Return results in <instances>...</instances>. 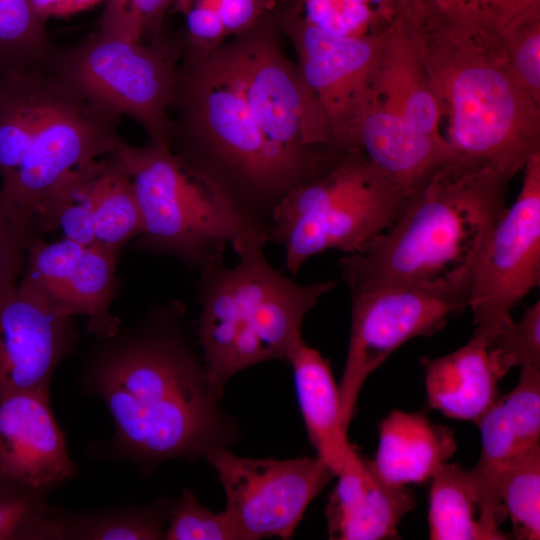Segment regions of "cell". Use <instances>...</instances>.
Returning <instances> with one entry per match:
<instances>
[{
    "mask_svg": "<svg viewBox=\"0 0 540 540\" xmlns=\"http://www.w3.org/2000/svg\"><path fill=\"white\" fill-rule=\"evenodd\" d=\"M406 12L453 159L510 180L540 152V105L513 77L500 33L451 23L415 5Z\"/></svg>",
    "mask_w": 540,
    "mask_h": 540,
    "instance_id": "277c9868",
    "label": "cell"
},
{
    "mask_svg": "<svg viewBox=\"0 0 540 540\" xmlns=\"http://www.w3.org/2000/svg\"><path fill=\"white\" fill-rule=\"evenodd\" d=\"M164 539L166 540H238L225 512L206 508L189 489L170 508Z\"/></svg>",
    "mask_w": 540,
    "mask_h": 540,
    "instance_id": "8d00e7d4",
    "label": "cell"
},
{
    "mask_svg": "<svg viewBox=\"0 0 540 540\" xmlns=\"http://www.w3.org/2000/svg\"><path fill=\"white\" fill-rule=\"evenodd\" d=\"M356 147L408 197L453 159L443 138L426 133L375 98L358 124Z\"/></svg>",
    "mask_w": 540,
    "mask_h": 540,
    "instance_id": "ffe728a7",
    "label": "cell"
},
{
    "mask_svg": "<svg viewBox=\"0 0 540 540\" xmlns=\"http://www.w3.org/2000/svg\"><path fill=\"white\" fill-rule=\"evenodd\" d=\"M374 98L426 133L443 138L419 37L406 9L381 38Z\"/></svg>",
    "mask_w": 540,
    "mask_h": 540,
    "instance_id": "44dd1931",
    "label": "cell"
},
{
    "mask_svg": "<svg viewBox=\"0 0 540 540\" xmlns=\"http://www.w3.org/2000/svg\"><path fill=\"white\" fill-rule=\"evenodd\" d=\"M456 450L449 427L420 413L394 410L379 425L378 448L370 462L385 481L408 486L430 480Z\"/></svg>",
    "mask_w": 540,
    "mask_h": 540,
    "instance_id": "603a6c76",
    "label": "cell"
},
{
    "mask_svg": "<svg viewBox=\"0 0 540 540\" xmlns=\"http://www.w3.org/2000/svg\"><path fill=\"white\" fill-rule=\"evenodd\" d=\"M422 11L442 20L500 33L512 19L540 0H413Z\"/></svg>",
    "mask_w": 540,
    "mask_h": 540,
    "instance_id": "836d02e7",
    "label": "cell"
},
{
    "mask_svg": "<svg viewBox=\"0 0 540 540\" xmlns=\"http://www.w3.org/2000/svg\"><path fill=\"white\" fill-rule=\"evenodd\" d=\"M36 14L46 22L86 11L105 0H29Z\"/></svg>",
    "mask_w": 540,
    "mask_h": 540,
    "instance_id": "f35d334b",
    "label": "cell"
},
{
    "mask_svg": "<svg viewBox=\"0 0 540 540\" xmlns=\"http://www.w3.org/2000/svg\"><path fill=\"white\" fill-rule=\"evenodd\" d=\"M302 17L336 36L381 37L405 11L401 0H296Z\"/></svg>",
    "mask_w": 540,
    "mask_h": 540,
    "instance_id": "83f0119b",
    "label": "cell"
},
{
    "mask_svg": "<svg viewBox=\"0 0 540 540\" xmlns=\"http://www.w3.org/2000/svg\"><path fill=\"white\" fill-rule=\"evenodd\" d=\"M279 0H212L228 37L240 35L271 13Z\"/></svg>",
    "mask_w": 540,
    "mask_h": 540,
    "instance_id": "74e56055",
    "label": "cell"
},
{
    "mask_svg": "<svg viewBox=\"0 0 540 540\" xmlns=\"http://www.w3.org/2000/svg\"><path fill=\"white\" fill-rule=\"evenodd\" d=\"M99 32L135 41H149L163 36L165 14L174 0H105Z\"/></svg>",
    "mask_w": 540,
    "mask_h": 540,
    "instance_id": "d590c367",
    "label": "cell"
},
{
    "mask_svg": "<svg viewBox=\"0 0 540 540\" xmlns=\"http://www.w3.org/2000/svg\"><path fill=\"white\" fill-rule=\"evenodd\" d=\"M273 14L296 52L302 79L326 117L332 148L357 149L358 124L374 98L383 35L350 38L327 33L302 17L296 0H279Z\"/></svg>",
    "mask_w": 540,
    "mask_h": 540,
    "instance_id": "8fae6325",
    "label": "cell"
},
{
    "mask_svg": "<svg viewBox=\"0 0 540 540\" xmlns=\"http://www.w3.org/2000/svg\"><path fill=\"white\" fill-rule=\"evenodd\" d=\"M351 329L339 383L341 421L347 432L360 391L388 357L407 341L432 336L466 307L401 287L349 290Z\"/></svg>",
    "mask_w": 540,
    "mask_h": 540,
    "instance_id": "5bb4252c",
    "label": "cell"
},
{
    "mask_svg": "<svg viewBox=\"0 0 540 540\" xmlns=\"http://www.w3.org/2000/svg\"><path fill=\"white\" fill-rule=\"evenodd\" d=\"M40 235L36 218L16 206L0 189V297L18 282L29 246Z\"/></svg>",
    "mask_w": 540,
    "mask_h": 540,
    "instance_id": "e575fe53",
    "label": "cell"
},
{
    "mask_svg": "<svg viewBox=\"0 0 540 540\" xmlns=\"http://www.w3.org/2000/svg\"><path fill=\"white\" fill-rule=\"evenodd\" d=\"M523 171L521 190L492 230L468 295L474 333L487 340L540 282V152Z\"/></svg>",
    "mask_w": 540,
    "mask_h": 540,
    "instance_id": "4fadbf2b",
    "label": "cell"
},
{
    "mask_svg": "<svg viewBox=\"0 0 540 540\" xmlns=\"http://www.w3.org/2000/svg\"><path fill=\"white\" fill-rule=\"evenodd\" d=\"M179 300L157 303L134 325L97 339L81 366L83 391L114 423L117 458L144 474L171 459L196 460L233 432L184 330Z\"/></svg>",
    "mask_w": 540,
    "mask_h": 540,
    "instance_id": "6da1fadb",
    "label": "cell"
},
{
    "mask_svg": "<svg viewBox=\"0 0 540 540\" xmlns=\"http://www.w3.org/2000/svg\"><path fill=\"white\" fill-rule=\"evenodd\" d=\"M184 2H185V0H174L173 5H172L171 8L178 11Z\"/></svg>",
    "mask_w": 540,
    "mask_h": 540,
    "instance_id": "ab89813d",
    "label": "cell"
},
{
    "mask_svg": "<svg viewBox=\"0 0 540 540\" xmlns=\"http://www.w3.org/2000/svg\"><path fill=\"white\" fill-rule=\"evenodd\" d=\"M268 236L249 235L232 245L236 263L211 262L199 271L197 336L212 394L220 400L236 373L270 360L287 362L302 338L308 312L337 285L300 284L265 255Z\"/></svg>",
    "mask_w": 540,
    "mask_h": 540,
    "instance_id": "5b68a950",
    "label": "cell"
},
{
    "mask_svg": "<svg viewBox=\"0 0 540 540\" xmlns=\"http://www.w3.org/2000/svg\"><path fill=\"white\" fill-rule=\"evenodd\" d=\"M491 363L500 378L511 368L540 367V302L527 308L519 321L501 326L488 340Z\"/></svg>",
    "mask_w": 540,
    "mask_h": 540,
    "instance_id": "d6a6232c",
    "label": "cell"
},
{
    "mask_svg": "<svg viewBox=\"0 0 540 540\" xmlns=\"http://www.w3.org/2000/svg\"><path fill=\"white\" fill-rule=\"evenodd\" d=\"M500 40L513 77L540 105V4L509 21Z\"/></svg>",
    "mask_w": 540,
    "mask_h": 540,
    "instance_id": "1f68e13d",
    "label": "cell"
},
{
    "mask_svg": "<svg viewBox=\"0 0 540 540\" xmlns=\"http://www.w3.org/2000/svg\"><path fill=\"white\" fill-rule=\"evenodd\" d=\"M420 362L427 402L448 418L476 424L500 397L501 378L491 363L487 339L480 334L474 333L449 354Z\"/></svg>",
    "mask_w": 540,
    "mask_h": 540,
    "instance_id": "7402d4cb",
    "label": "cell"
},
{
    "mask_svg": "<svg viewBox=\"0 0 540 540\" xmlns=\"http://www.w3.org/2000/svg\"><path fill=\"white\" fill-rule=\"evenodd\" d=\"M115 153L131 177L141 213L142 232L133 244L137 252L167 255L198 272L225 260L227 246L266 234L240 218L169 146L123 141Z\"/></svg>",
    "mask_w": 540,
    "mask_h": 540,
    "instance_id": "ba28073f",
    "label": "cell"
},
{
    "mask_svg": "<svg viewBox=\"0 0 540 540\" xmlns=\"http://www.w3.org/2000/svg\"><path fill=\"white\" fill-rule=\"evenodd\" d=\"M88 195L96 245L119 254L142 232V218L131 177L114 152L90 163Z\"/></svg>",
    "mask_w": 540,
    "mask_h": 540,
    "instance_id": "d4e9b609",
    "label": "cell"
},
{
    "mask_svg": "<svg viewBox=\"0 0 540 540\" xmlns=\"http://www.w3.org/2000/svg\"><path fill=\"white\" fill-rule=\"evenodd\" d=\"M300 412L309 440L320 457L336 475L356 450L349 443L341 421L339 385L328 361L302 340L287 359Z\"/></svg>",
    "mask_w": 540,
    "mask_h": 540,
    "instance_id": "cb8c5ba5",
    "label": "cell"
},
{
    "mask_svg": "<svg viewBox=\"0 0 540 540\" xmlns=\"http://www.w3.org/2000/svg\"><path fill=\"white\" fill-rule=\"evenodd\" d=\"M49 391H27L0 399V477L50 492L78 475Z\"/></svg>",
    "mask_w": 540,
    "mask_h": 540,
    "instance_id": "ac0fdd59",
    "label": "cell"
},
{
    "mask_svg": "<svg viewBox=\"0 0 540 540\" xmlns=\"http://www.w3.org/2000/svg\"><path fill=\"white\" fill-rule=\"evenodd\" d=\"M171 150L246 223L268 235L273 210L311 169L273 144L251 108L231 41L182 60Z\"/></svg>",
    "mask_w": 540,
    "mask_h": 540,
    "instance_id": "3957f363",
    "label": "cell"
},
{
    "mask_svg": "<svg viewBox=\"0 0 540 540\" xmlns=\"http://www.w3.org/2000/svg\"><path fill=\"white\" fill-rule=\"evenodd\" d=\"M428 526L431 540H506L492 528L470 488L466 469L449 461L430 479Z\"/></svg>",
    "mask_w": 540,
    "mask_h": 540,
    "instance_id": "4316f807",
    "label": "cell"
},
{
    "mask_svg": "<svg viewBox=\"0 0 540 540\" xmlns=\"http://www.w3.org/2000/svg\"><path fill=\"white\" fill-rule=\"evenodd\" d=\"M78 339L73 316L20 277L0 297V399L49 391L57 367Z\"/></svg>",
    "mask_w": 540,
    "mask_h": 540,
    "instance_id": "9a60e30c",
    "label": "cell"
},
{
    "mask_svg": "<svg viewBox=\"0 0 540 540\" xmlns=\"http://www.w3.org/2000/svg\"><path fill=\"white\" fill-rule=\"evenodd\" d=\"M326 505L328 536L334 540H383L397 537L403 517L415 507L407 486L381 478L360 454L336 475Z\"/></svg>",
    "mask_w": 540,
    "mask_h": 540,
    "instance_id": "d6986e66",
    "label": "cell"
},
{
    "mask_svg": "<svg viewBox=\"0 0 540 540\" xmlns=\"http://www.w3.org/2000/svg\"><path fill=\"white\" fill-rule=\"evenodd\" d=\"M57 50L29 0H0V73L47 64Z\"/></svg>",
    "mask_w": 540,
    "mask_h": 540,
    "instance_id": "f1b7e54d",
    "label": "cell"
},
{
    "mask_svg": "<svg viewBox=\"0 0 540 540\" xmlns=\"http://www.w3.org/2000/svg\"><path fill=\"white\" fill-rule=\"evenodd\" d=\"M48 493L0 477V540H49Z\"/></svg>",
    "mask_w": 540,
    "mask_h": 540,
    "instance_id": "4dcf8cb0",
    "label": "cell"
},
{
    "mask_svg": "<svg viewBox=\"0 0 540 540\" xmlns=\"http://www.w3.org/2000/svg\"><path fill=\"white\" fill-rule=\"evenodd\" d=\"M204 458L223 486L224 512L238 540L289 539L307 507L335 477L317 455L257 459L237 456L226 446H216Z\"/></svg>",
    "mask_w": 540,
    "mask_h": 540,
    "instance_id": "7c38bea8",
    "label": "cell"
},
{
    "mask_svg": "<svg viewBox=\"0 0 540 540\" xmlns=\"http://www.w3.org/2000/svg\"><path fill=\"white\" fill-rule=\"evenodd\" d=\"M118 254L98 245L63 238L47 242L42 235L29 246L21 278L42 290L71 316L87 319V332L96 339L121 328L111 305L120 287Z\"/></svg>",
    "mask_w": 540,
    "mask_h": 540,
    "instance_id": "2e32d148",
    "label": "cell"
},
{
    "mask_svg": "<svg viewBox=\"0 0 540 540\" xmlns=\"http://www.w3.org/2000/svg\"><path fill=\"white\" fill-rule=\"evenodd\" d=\"M508 182L489 167L444 164L389 228L340 259L348 290L411 288L467 308L475 270L507 208Z\"/></svg>",
    "mask_w": 540,
    "mask_h": 540,
    "instance_id": "7a4b0ae2",
    "label": "cell"
},
{
    "mask_svg": "<svg viewBox=\"0 0 540 540\" xmlns=\"http://www.w3.org/2000/svg\"><path fill=\"white\" fill-rule=\"evenodd\" d=\"M499 498L512 524V538H540V449L512 466L501 478Z\"/></svg>",
    "mask_w": 540,
    "mask_h": 540,
    "instance_id": "f546056e",
    "label": "cell"
},
{
    "mask_svg": "<svg viewBox=\"0 0 540 540\" xmlns=\"http://www.w3.org/2000/svg\"><path fill=\"white\" fill-rule=\"evenodd\" d=\"M54 59L0 73V189L34 217L74 170L123 142L120 118L76 90Z\"/></svg>",
    "mask_w": 540,
    "mask_h": 540,
    "instance_id": "8992f818",
    "label": "cell"
},
{
    "mask_svg": "<svg viewBox=\"0 0 540 540\" xmlns=\"http://www.w3.org/2000/svg\"><path fill=\"white\" fill-rule=\"evenodd\" d=\"M408 198L361 150L332 149L277 203L269 242L284 248L294 278L317 254L362 248L395 222Z\"/></svg>",
    "mask_w": 540,
    "mask_h": 540,
    "instance_id": "52a82bcc",
    "label": "cell"
},
{
    "mask_svg": "<svg viewBox=\"0 0 540 540\" xmlns=\"http://www.w3.org/2000/svg\"><path fill=\"white\" fill-rule=\"evenodd\" d=\"M178 57L179 50L164 36L135 41L96 31L82 43L58 50L54 65L91 102L133 119L149 141L170 147Z\"/></svg>",
    "mask_w": 540,
    "mask_h": 540,
    "instance_id": "9c48e42d",
    "label": "cell"
},
{
    "mask_svg": "<svg viewBox=\"0 0 540 540\" xmlns=\"http://www.w3.org/2000/svg\"><path fill=\"white\" fill-rule=\"evenodd\" d=\"M412 1L413 0H401L405 8H407L412 3Z\"/></svg>",
    "mask_w": 540,
    "mask_h": 540,
    "instance_id": "60d3db41",
    "label": "cell"
},
{
    "mask_svg": "<svg viewBox=\"0 0 540 540\" xmlns=\"http://www.w3.org/2000/svg\"><path fill=\"white\" fill-rule=\"evenodd\" d=\"M171 505L159 499L143 506L125 505L89 512H69L56 507L50 540L164 539Z\"/></svg>",
    "mask_w": 540,
    "mask_h": 540,
    "instance_id": "484cf974",
    "label": "cell"
},
{
    "mask_svg": "<svg viewBox=\"0 0 540 540\" xmlns=\"http://www.w3.org/2000/svg\"><path fill=\"white\" fill-rule=\"evenodd\" d=\"M273 11L231 40L242 84L267 138L316 168L331 146L326 117L296 65L283 53Z\"/></svg>",
    "mask_w": 540,
    "mask_h": 540,
    "instance_id": "30bf717a",
    "label": "cell"
},
{
    "mask_svg": "<svg viewBox=\"0 0 540 540\" xmlns=\"http://www.w3.org/2000/svg\"><path fill=\"white\" fill-rule=\"evenodd\" d=\"M476 425L480 456L474 467L466 469L467 478L486 522L501 530L506 513L499 498L500 480L540 449V367H521L516 386L499 397Z\"/></svg>",
    "mask_w": 540,
    "mask_h": 540,
    "instance_id": "e0dca14e",
    "label": "cell"
}]
</instances>
